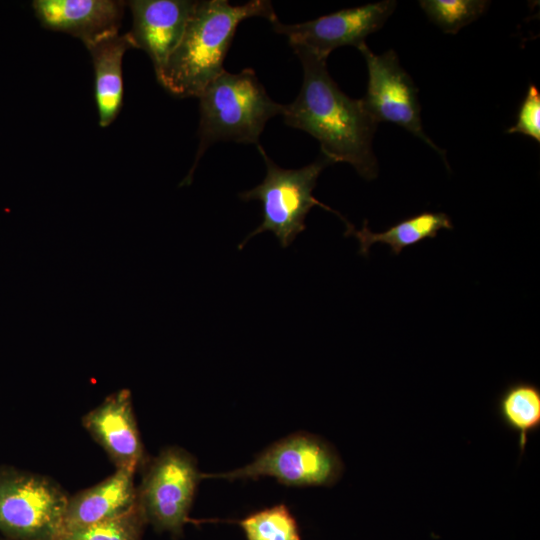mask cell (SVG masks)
<instances>
[{"instance_id": "1", "label": "cell", "mask_w": 540, "mask_h": 540, "mask_svg": "<svg viewBox=\"0 0 540 540\" xmlns=\"http://www.w3.org/2000/svg\"><path fill=\"white\" fill-rule=\"evenodd\" d=\"M294 52L303 67V82L296 99L284 105L285 123L317 139L321 154L332 163H348L366 180L376 178L372 140L378 123L362 99H352L340 90L325 59L304 50Z\"/></svg>"}, {"instance_id": "2", "label": "cell", "mask_w": 540, "mask_h": 540, "mask_svg": "<svg viewBox=\"0 0 540 540\" xmlns=\"http://www.w3.org/2000/svg\"><path fill=\"white\" fill-rule=\"evenodd\" d=\"M251 17H263L270 23L278 19L266 0L243 5L226 0L196 1L181 41L156 76L158 82L177 97H198L224 71L235 31Z\"/></svg>"}, {"instance_id": "3", "label": "cell", "mask_w": 540, "mask_h": 540, "mask_svg": "<svg viewBox=\"0 0 540 540\" xmlns=\"http://www.w3.org/2000/svg\"><path fill=\"white\" fill-rule=\"evenodd\" d=\"M198 98L200 142L194 165L183 184L190 183L197 162L209 146L219 141L259 145L266 123L282 115L284 108L268 96L251 68L236 74L224 70Z\"/></svg>"}, {"instance_id": "4", "label": "cell", "mask_w": 540, "mask_h": 540, "mask_svg": "<svg viewBox=\"0 0 540 540\" xmlns=\"http://www.w3.org/2000/svg\"><path fill=\"white\" fill-rule=\"evenodd\" d=\"M257 147L266 165V176L259 185L240 193L239 197L244 201L261 202L262 222L240 243L239 249L250 238L265 231L273 232L281 247H288L305 230V218L314 206L329 210L347 222L313 196L320 173L333 164L329 159L321 154L317 160L302 168L283 169L268 157L263 147Z\"/></svg>"}, {"instance_id": "5", "label": "cell", "mask_w": 540, "mask_h": 540, "mask_svg": "<svg viewBox=\"0 0 540 540\" xmlns=\"http://www.w3.org/2000/svg\"><path fill=\"white\" fill-rule=\"evenodd\" d=\"M342 472L343 463L330 443L317 435L298 432L276 441L243 467L202 474V479L257 480L269 476L286 486H331Z\"/></svg>"}, {"instance_id": "6", "label": "cell", "mask_w": 540, "mask_h": 540, "mask_svg": "<svg viewBox=\"0 0 540 540\" xmlns=\"http://www.w3.org/2000/svg\"><path fill=\"white\" fill-rule=\"evenodd\" d=\"M69 498L51 480L0 469V532L13 540H56Z\"/></svg>"}, {"instance_id": "7", "label": "cell", "mask_w": 540, "mask_h": 540, "mask_svg": "<svg viewBox=\"0 0 540 540\" xmlns=\"http://www.w3.org/2000/svg\"><path fill=\"white\" fill-rule=\"evenodd\" d=\"M201 479L191 454L178 447L164 449L150 463L137 489L145 521L158 531L180 536Z\"/></svg>"}, {"instance_id": "8", "label": "cell", "mask_w": 540, "mask_h": 540, "mask_svg": "<svg viewBox=\"0 0 540 540\" xmlns=\"http://www.w3.org/2000/svg\"><path fill=\"white\" fill-rule=\"evenodd\" d=\"M364 56L368 83L363 104L373 119L401 126L437 151L445 160V152L425 134L420 117L418 89L401 67L393 50L374 54L365 44L359 48Z\"/></svg>"}, {"instance_id": "9", "label": "cell", "mask_w": 540, "mask_h": 540, "mask_svg": "<svg viewBox=\"0 0 540 540\" xmlns=\"http://www.w3.org/2000/svg\"><path fill=\"white\" fill-rule=\"evenodd\" d=\"M396 5L394 0H385L343 9L302 23L283 24L277 19L271 25L276 33L287 38L294 51L304 50L327 60L336 48H359L365 44V39L384 25Z\"/></svg>"}, {"instance_id": "10", "label": "cell", "mask_w": 540, "mask_h": 540, "mask_svg": "<svg viewBox=\"0 0 540 540\" xmlns=\"http://www.w3.org/2000/svg\"><path fill=\"white\" fill-rule=\"evenodd\" d=\"M196 1L132 0L133 23L129 34L135 48L150 57L156 76L182 39Z\"/></svg>"}, {"instance_id": "11", "label": "cell", "mask_w": 540, "mask_h": 540, "mask_svg": "<svg viewBox=\"0 0 540 540\" xmlns=\"http://www.w3.org/2000/svg\"><path fill=\"white\" fill-rule=\"evenodd\" d=\"M82 422L117 468L136 470L143 462L144 448L128 389L108 396L88 412Z\"/></svg>"}, {"instance_id": "12", "label": "cell", "mask_w": 540, "mask_h": 540, "mask_svg": "<svg viewBox=\"0 0 540 540\" xmlns=\"http://www.w3.org/2000/svg\"><path fill=\"white\" fill-rule=\"evenodd\" d=\"M126 3L119 0H34L32 8L40 24L68 33L85 46L118 34Z\"/></svg>"}, {"instance_id": "13", "label": "cell", "mask_w": 540, "mask_h": 540, "mask_svg": "<svg viewBox=\"0 0 540 540\" xmlns=\"http://www.w3.org/2000/svg\"><path fill=\"white\" fill-rule=\"evenodd\" d=\"M134 473L132 469L117 468L101 483L69 498L62 530L108 520L133 509L137 505Z\"/></svg>"}, {"instance_id": "14", "label": "cell", "mask_w": 540, "mask_h": 540, "mask_svg": "<svg viewBox=\"0 0 540 540\" xmlns=\"http://www.w3.org/2000/svg\"><path fill=\"white\" fill-rule=\"evenodd\" d=\"M92 58L95 75V100L99 125L109 126L117 117L123 100L122 59L124 53L135 48L126 34L103 37L85 46Z\"/></svg>"}, {"instance_id": "15", "label": "cell", "mask_w": 540, "mask_h": 540, "mask_svg": "<svg viewBox=\"0 0 540 540\" xmlns=\"http://www.w3.org/2000/svg\"><path fill=\"white\" fill-rule=\"evenodd\" d=\"M346 226L345 235H353L358 239L362 255H367L370 247L375 243L387 244L391 251L398 255L405 247L416 245L426 239H433L440 230L453 228L450 217L440 212H422L398 222L384 232H372L367 226V221L360 230H356L350 223Z\"/></svg>"}, {"instance_id": "16", "label": "cell", "mask_w": 540, "mask_h": 540, "mask_svg": "<svg viewBox=\"0 0 540 540\" xmlns=\"http://www.w3.org/2000/svg\"><path fill=\"white\" fill-rule=\"evenodd\" d=\"M497 411L502 422L518 435L520 454L528 437L540 428V389L527 381L509 384L500 394Z\"/></svg>"}, {"instance_id": "17", "label": "cell", "mask_w": 540, "mask_h": 540, "mask_svg": "<svg viewBox=\"0 0 540 540\" xmlns=\"http://www.w3.org/2000/svg\"><path fill=\"white\" fill-rule=\"evenodd\" d=\"M235 522L246 540H301L297 521L285 504L258 510Z\"/></svg>"}, {"instance_id": "18", "label": "cell", "mask_w": 540, "mask_h": 540, "mask_svg": "<svg viewBox=\"0 0 540 540\" xmlns=\"http://www.w3.org/2000/svg\"><path fill=\"white\" fill-rule=\"evenodd\" d=\"M145 518L137 505L130 511L84 527L62 530L56 540H140Z\"/></svg>"}, {"instance_id": "19", "label": "cell", "mask_w": 540, "mask_h": 540, "mask_svg": "<svg viewBox=\"0 0 540 540\" xmlns=\"http://www.w3.org/2000/svg\"><path fill=\"white\" fill-rule=\"evenodd\" d=\"M423 9L431 22L448 34L458 31L477 20L488 9L487 0H421Z\"/></svg>"}, {"instance_id": "20", "label": "cell", "mask_w": 540, "mask_h": 540, "mask_svg": "<svg viewBox=\"0 0 540 540\" xmlns=\"http://www.w3.org/2000/svg\"><path fill=\"white\" fill-rule=\"evenodd\" d=\"M507 133H519L540 142V92L535 85H530L517 114L516 123Z\"/></svg>"}]
</instances>
